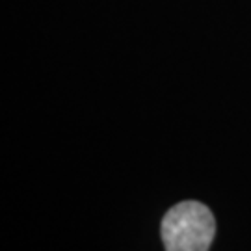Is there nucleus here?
I'll return each mask as SVG.
<instances>
[{"label":"nucleus","instance_id":"1","mask_svg":"<svg viewBox=\"0 0 251 251\" xmlns=\"http://www.w3.org/2000/svg\"><path fill=\"white\" fill-rule=\"evenodd\" d=\"M216 234L212 212L199 201H182L162 220L166 251H208Z\"/></svg>","mask_w":251,"mask_h":251}]
</instances>
